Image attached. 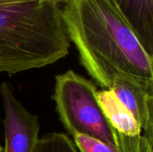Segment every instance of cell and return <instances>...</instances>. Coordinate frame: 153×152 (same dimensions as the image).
<instances>
[{
	"mask_svg": "<svg viewBox=\"0 0 153 152\" xmlns=\"http://www.w3.org/2000/svg\"><path fill=\"white\" fill-rule=\"evenodd\" d=\"M119 142L122 152H153V141L144 135L134 138L119 135Z\"/></svg>",
	"mask_w": 153,
	"mask_h": 152,
	"instance_id": "30bf717a",
	"label": "cell"
},
{
	"mask_svg": "<svg viewBox=\"0 0 153 152\" xmlns=\"http://www.w3.org/2000/svg\"><path fill=\"white\" fill-rule=\"evenodd\" d=\"M0 152H3V148H2L1 145H0Z\"/></svg>",
	"mask_w": 153,
	"mask_h": 152,
	"instance_id": "7c38bea8",
	"label": "cell"
},
{
	"mask_svg": "<svg viewBox=\"0 0 153 152\" xmlns=\"http://www.w3.org/2000/svg\"><path fill=\"white\" fill-rule=\"evenodd\" d=\"M70 46L58 4L0 0V73L13 75L55 64Z\"/></svg>",
	"mask_w": 153,
	"mask_h": 152,
	"instance_id": "7a4b0ae2",
	"label": "cell"
},
{
	"mask_svg": "<svg viewBox=\"0 0 153 152\" xmlns=\"http://www.w3.org/2000/svg\"><path fill=\"white\" fill-rule=\"evenodd\" d=\"M32 152H78L73 141L63 133H48L39 138Z\"/></svg>",
	"mask_w": 153,
	"mask_h": 152,
	"instance_id": "ba28073f",
	"label": "cell"
},
{
	"mask_svg": "<svg viewBox=\"0 0 153 152\" xmlns=\"http://www.w3.org/2000/svg\"><path fill=\"white\" fill-rule=\"evenodd\" d=\"M61 15L81 65L102 90L119 76L153 82V57L116 0H68Z\"/></svg>",
	"mask_w": 153,
	"mask_h": 152,
	"instance_id": "6da1fadb",
	"label": "cell"
},
{
	"mask_svg": "<svg viewBox=\"0 0 153 152\" xmlns=\"http://www.w3.org/2000/svg\"><path fill=\"white\" fill-rule=\"evenodd\" d=\"M135 30L143 47L153 57V0H116Z\"/></svg>",
	"mask_w": 153,
	"mask_h": 152,
	"instance_id": "8992f818",
	"label": "cell"
},
{
	"mask_svg": "<svg viewBox=\"0 0 153 152\" xmlns=\"http://www.w3.org/2000/svg\"><path fill=\"white\" fill-rule=\"evenodd\" d=\"M52 99L62 125L72 136L81 133L120 147L119 134L105 116L92 81L67 70L56 75Z\"/></svg>",
	"mask_w": 153,
	"mask_h": 152,
	"instance_id": "3957f363",
	"label": "cell"
},
{
	"mask_svg": "<svg viewBox=\"0 0 153 152\" xmlns=\"http://www.w3.org/2000/svg\"><path fill=\"white\" fill-rule=\"evenodd\" d=\"M110 90L137 120L143 135L153 141V82L119 76Z\"/></svg>",
	"mask_w": 153,
	"mask_h": 152,
	"instance_id": "5b68a950",
	"label": "cell"
},
{
	"mask_svg": "<svg viewBox=\"0 0 153 152\" xmlns=\"http://www.w3.org/2000/svg\"><path fill=\"white\" fill-rule=\"evenodd\" d=\"M0 96L4 110L3 152H32L39 140L40 128L38 116L30 113L15 97L9 82L0 84Z\"/></svg>",
	"mask_w": 153,
	"mask_h": 152,
	"instance_id": "277c9868",
	"label": "cell"
},
{
	"mask_svg": "<svg viewBox=\"0 0 153 152\" xmlns=\"http://www.w3.org/2000/svg\"><path fill=\"white\" fill-rule=\"evenodd\" d=\"M49 1L54 2V3H56V4H59V3H62V0H49Z\"/></svg>",
	"mask_w": 153,
	"mask_h": 152,
	"instance_id": "8fae6325",
	"label": "cell"
},
{
	"mask_svg": "<svg viewBox=\"0 0 153 152\" xmlns=\"http://www.w3.org/2000/svg\"><path fill=\"white\" fill-rule=\"evenodd\" d=\"M98 99L105 116L119 135L130 138L142 135L141 125L113 90H101L98 91Z\"/></svg>",
	"mask_w": 153,
	"mask_h": 152,
	"instance_id": "52a82bcc",
	"label": "cell"
},
{
	"mask_svg": "<svg viewBox=\"0 0 153 152\" xmlns=\"http://www.w3.org/2000/svg\"><path fill=\"white\" fill-rule=\"evenodd\" d=\"M73 137L74 145L81 152H122L120 147L109 145L88 135L75 133Z\"/></svg>",
	"mask_w": 153,
	"mask_h": 152,
	"instance_id": "9c48e42d",
	"label": "cell"
}]
</instances>
